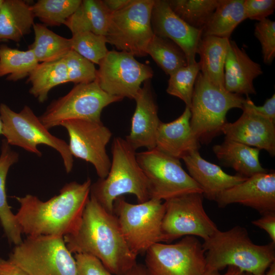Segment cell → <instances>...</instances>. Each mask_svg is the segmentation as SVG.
I'll return each mask as SVG.
<instances>
[{
  "instance_id": "cell-40",
  "label": "cell",
  "mask_w": 275,
  "mask_h": 275,
  "mask_svg": "<svg viewBox=\"0 0 275 275\" xmlns=\"http://www.w3.org/2000/svg\"><path fill=\"white\" fill-rule=\"evenodd\" d=\"M246 18L258 21L272 14L275 8L274 0H244Z\"/></svg>"
},
{
  "instance_id": "cell-26",
  "label": "cell",
  "mask_w": 275,
  "mask_h": 275,
  "mask_svg": "<svg viewBox=\"0 0 275 275\" xmlns=\"http://www.w3.org/2000/svg\"><path fill=\"white\" fill-rule=\"evenodd\" d=\"M18 160V153L13 150L11 146L3 139L0 154V222L8 241L15 245L22 242V233L16 215L8 204L6 184L10 167Z\"/></svg>"
},
{
  "instance_id": "cell-46",
  "label": "cell",
  "mask_w": 275,
  "mask_h": 275,
  "mask_svg": "<svg viewBox=\"0 0 275 275\" xmlns=\"http://www.w3.org/2000/svg\"><path fill=\"white\" fill-rule=\"evenodd\" d=\"M228 267L226 272L223 275H242L243 272L239 268L232 266Z\"/></svg>"
},
{
  "instance_id": "cell-30",
  "label": "cell",
  "mask_w": 275,
  "mask_h": 275,
  "mask_svg": "<svg viewBox=\"0 0 275 275\" xmlns=\"http://www.w3.org/2000/svg\"><path fill=\"white\" fill-rule=\"evenodd\" d=\"M34 41L29 46L38 62H52L61 59L71 50L70 39L62 37L41 23L33 26Z\"/></svg>"
},
{
  "instance_id": "cell-45",
  "label": "cell",
  "mask_w": 275,
  "mask_h": 275,
  "mask_svg": "<svg viewBox=\"0 0 275 275\" xmlns=\"http://www.w3.org/2000/svg\"><path fill=\"white\" fill-rule=\"evenodd\" d=\"M124 275H150L145 265L137 262Z\"/></svg>"
},
{
  "instance_id": "cell-51",
  "label": "cell",
  "mask_w": 275,
  "mask_h": 275,
  "mask_svg": "<svg viewBox=\"0 0 275 275\" xmlns=\"http://www.w3.org/2000/svg\"><path fill=\"white\" fill-rule=\"evenodd\" d=\"M3 0H0V4H1L3 2Z\"/></svg>"
},
{
  "instance_id": "cell-32",
  "label": "cell",
  "mask_w": 275,
  "mask_h": 275,
  "mask_svg": "<svg viewBox=\"0 0 275 275\" xmlns=\"http://www.w3.org/2000/svg\"><path fill=\"white\" fill-rule=\"evenodd\" d=\"M146 52L169 75L188 65L184 53L177 44L170 39L155 35L147 46Z\"/></svg>"
},
{
  "instance_id": "cell-19",
  "label": "cell",
  "mask_w": 275,
  "mask_h": 275,
  "mask_svg": "<svg viewBox=\"0 0 275 275\" xmlns=\"http://www.w3.org/2000/svg\"><path fill=\"white\" fill-rule=\"evenodd\" d=\"M239 118L226 123L222 130L225 140L239 142L275 155V125L271 121L243 109Z\"/></svg>"
},
{
  "instance_id": "cell-13",
  "label": "cell",
  "mask_w": 275,
  "mask_h": 275,
  "mask_svg": "<svg viewBox=\"0 0 275 275\" xmlns=\"http://www.w3.org/2000/svg\"><path fill=\"white\" fill-rule=\"evenodd\" d=\"M145 262L150 275H203L207 269L202 244L194 236L174 244H153L146 252Z\"/></svg>"
},
{
  "instance_id": "cell-52",
  "label": "cell",
  "mask_w": 275,
  "mask_h": 275,
  "mask_svg": "<svg viewBox=\"0 0 275 275\" xmlns=\"http://www.w3.org/2000/svg\"><path fill=\"white\" fill-rule=\"evenodd\" d=\"M2 3H1V4H0V7H1V5Z\"/></svg>"
},
{
  "instance_id": "cell-9",
  "label": "cell",
  "mask_w": 275,
  "mask_h": 275,
  "mask_svg": "<svg viewBox=\"0 0 275 275\" xmlns=\"http://www.w3.org/2000/svg\"><path fill=\"white\" fill-rule=\"evenodd\" d=\"M136 158L147 179L150 199L166 201L190 193L202 194L179 159L156 148L136 153Z\"/></svg>"
},
{
  "instance_id": "cell-27",
  "label": "cell",
  "mask_w": 275,
  "mask_h": 275,
  "mask_svg": "<svg viewBox=\"0 0 275 275\" xmlns=\"http://www.w3.org/2000/svg\"><path fill=\"white\" fill-rule=\"evenodd\" d=\"M111 14L101 0H84L64 24L72 35L91 32L105 36Z\"/></svg>"
},
{
  "instance_id": "cell-43",
  "label": "cell",
  "mask_w": 275,
  "mask_h": 275,
  "mask_svg": "<svg viewBox=\"0 0 275 275\" xmlns=\"http://www.w3.org/2000/svg\"><path fill=\"white\" fill-rule=\"evenodd\" d=\"M0 275H29L8 259L0 258Z\"/></svg>"
},
{
  "instance_id": "cell-16",
  "label": "cell",
  "mask_w": 275,
  "mask_h": 275,
  "mask_svg": "<svg viewBox=\"0 0 275 275\" xmlns=\"http://www.w3.org/2000/svg\"><path fill=\"white\" fill-rule=\"evenodd\" d=\"M151 23L155 35L170 39L182 50L188 65L196 62L202 30L190 26L179 17L165 0L154 1Z\"/></svg>"
},
{
  "instance_id": "cell-23",
  "label": "cell",
  "mask_w": 275,
  "mask_h": 275,
  "mask_svg": "<svg viewBox=\"0 0 275 275\" xmlns=\"http://www.w3.org/2000/svg\"><path fill=\"white\" fill-rule=\"evenodd\" d=\"M213 151L225 166L231 167L246 178L268 172L263 168L259 159V149L233 141L225 140L213 147Z\"/></svg>"
},
{
  "instance_id": "cell-33",
  "label": "cell",
  "mask_w": 275,
  "mask_h": 275,
  "mask_svg": "<svg viewBox=\"0 0 275 275\" xmlns=\"http://www.w3.org/2000/svg\"><path fill=\"white\" fill-rule=\"evenodd\" d=\"M172 11L190 26L202 30L219 0L168 1Z\"/></svg>"
},
{
  "instance_id": "cell-21",
  "label": "cell",
  "mask_w": 275,
  "mask_h": 275,
  "mask_svg": "<svg viewBox=\"0 0 275 275\" xmlns=\"http://www.w3.org/2000/svg\"><path fill=\"white\" fill-rule=\"evenodd\" d=\"M224 70V86L228 92L239 95L256 94L253 81L263 73L261 67L230 40Z\"/></svg>"
},
{
  "instance_id": "cell-47",
  "label": "cell",
  "mask_w": 275,
  "mask_h": 275,
  "mask_svg": "<svg viewBox=\"0 0 275 275\" xmlns=\"http://www.w3.org/2000/svg\"><path fill=\"white\" fill-rule=\"evenodd\" d=\"M269 270L264 275H275V262L272 263L269 267Z\"/></svg>"
},
{
  "instance_id": "cell-18",
  "label": "cell",
  "mask_w": 275,
  "mask_h": 275,
  "mask_svg": "<svg viewBox=\"0 0 275 275\" xmlns=\"http://www.w3.org/2000/svg\"><path fill=\"white\" fill-rule=\"evenodd\" d=\"M134 100L136 107L130 131L125 140L135 151L141 147L153 149L156 146V135L161 121L150 79L144 82Z\"/></svg>"
},
{
  "instance_id": "cell-48",
  "label": "cell",
  "mask_w": 275,
  "mask_h": 275,
  "mask_svg": "<svg viewBox=\"0 0 275 275\" xmlns=\"http://www.w3.org/2000/svg\"><path fill=\"white\" fill-rule=\"evenodd\" d=\"M203 275H222V274H220V273L219 272V271L206 269V270L205 272V273L203 274Z\"/></svg>"
},
{
  "instance_id": "cell-14",
  "label": "cell",
  "mask_w": 275,
  "mask_h": 275,
  "mask_svg": "<svg viewBox=\"0 0 275 275\" xmlns=\"http://www.w3.org/2000/svg\"><path fill=\"white\" fill-rule=\"evenodd\" d=\"M99 66L96 81L100 88L111 95L122 98L134 99L142 84L153 75L150 66L125 51H108Z\"/></svg>"
},
{
  "instance_id": "cell-2",
  "label": "cell",
  "mask_w": 275,
  "mask_h": 275,
  "mask_svg": "<svg viewBox=\"0 0 275 275\" xmlns=\"http://www.w3.org/2000/svg\"><path fill=\"white\" fill-rule=\"evenodd\" d=\"M63 238L71 253L95 257L114 275H124L136 263L116 216L91 195L78 229Z\"/></svg>"
},
{
  "instance_id": "cell-1",
  "label": "cell",
  "mask_w": 275,
  "mask_h": 275,
  "mask_svg": "<svg viewBox=\"0 0 275 275\" xmlns=\"http://www.w3.org/2000/svg\"><path fill=\"white\" fill-rule=\"evenodd\" d=\"M91 185L90 178L82 183L69 182L47 201L32 195L15 197L20 204L15 215L22 233L64 237L74 233L90 199Z\"/></svg>"
},
{
  "instance_id": "cell-7",
  "label": "cell",
  "mask_w": 275,
  "mask_h": 275,
  "mask_svg": "<svg viewBox=\"0 0 275 275\" xmlns=\"http://www.w3.org/2000/svg\"><path fill=\"white\" fill-rule=\"evenodd\" d=\"M0 118L2 133L10 145L24 150L40 157L42 153L37 146L45 145L56 150L61 155L66 172L70 173L73 167V157L68 144L63 140L51 134L28 105L18 113L7 104H0Z\"/></svg>"
},
{
  "instance_id": "cell-28",
  "label": "cell",
  "mask_w": 275,
  "mask_h": 275,
  "mask_svg": "<svg viewBox=\"0 0 275 275\" xmlns=\"http://www.w3.org/2000/svg\"><path fill=\"white\" fill-rule=\"evenodd\" d=\"M244 0H219V4L202 29V36L229 39L237 26L246 19Z\"/></svg>"
},
{
  "instance_id": "cell-31",
  "label": "cell",
  "mask_w": 275,
  "mask_h": 275,
  "mask_svg": "<svg viewBox=\"0 0 275 275\" xmlns=\"http://www.w3.org/2000/svg\"><path fill=\"white\" fill-rule=\"evenodd\" d=\"M39 64L32 50H20L0 45V77L16 81L28 76Z\"/></svg>"
},
{
  "instance_id": "cell-29",
  "label": "cell",
  "mask_w": 275,
  "mask_h": 275,
  "mask_svg": "<svg viewBox=\"0 0 275 275\" xmlns=\"http://www.w3.org/2000/svg\"><path fill=\"white\" fill-rule=\"evenodd\" d=\"M28 82L31 84L29 93L39 102H44L52 88L69 82L64 59L39 63L28 76Z\"/></svg>"
},
{
  "instance_id": "cell-42",
  "label": "cell",
  "mask_w": 275,
  "mask_h": 275,
  "mask_svg": "<svg viewBox=\"0 0 275 275\" xmlns=\"http://www.w3.org/2000/svg\"><path fill=\"white\" fill-rule=\"evenodd\" d=\"M252 224L265 231L275 243V211L262 214V216L252 221Z\"/></svg>"
},
{
  "instance_id": "cell-34",
  "label": "cell",
  "mask_w": 275,
  "mask_h": 275,
  "mask_svg": "<svg viewBox=\"0 0 275 275\" xmlns=\"http://www.w3.org/2000/svg\"><path fill=\"white\" fill-rule=\"evenodd\" d=\"M80 0H39L31 8L35 16L46 26L64 24L76 10Z\"/></svg>"
},
{
  "instance_id": "cell-36",
  "label": "cell",
  "mask_w": 275,
  "mask_h": 275,
  "mask_svg": "<svg viewBox=\"0 0 275 275\" xmlns=\"http://www.w3.org/2000/svg\"><path fill=\"white\" fill-rule=\"evenodd\" d=\"M70 39L71 49L94 64L99 65L108 51L104 36L91 32H82L72 35Z\"/></svg>"
},
{
  "instance_id": "cell-24",
  "label": "cell",
  "mask_w": 275,
  "mask_h": 275,
  "mask_svg": "<svg viewBox=\"0 0 275 275\" xmlns=\"http://www.w3.org/2000/svg\"><path fill=\"white\" fill-rule=\"evenodd\" d=\"M35 16L31 6L22 0H3L0 7V42H19L31 32Z\"/></svg>"
},
{
  "instance_id": "cell-49",
  "label": "cell",
  "mask_w": 275,
  "mask_h": 275,
  "mask_svg": "<svg viewBox=\"0 0 275 275\" xmlns=\"http://www.w3.org/2000/svg\"><path fill=\"white\" fill-rule=\"evenodd\" d=\"M242 275H264V274H255L250 272H243Z\"/></svg>"
},
{
  "instance_id": "cell-15",
  "label": "cell",
  "mask_w": 275,
  "mask_h": 275,
  "mask_svg": "<svg viewBox=\"0 0 275 275\" xmlns=\"http://www.w3.org/2000/svg\"><path fill=\"white\" fill-rule=\"evenodd\" d=\"M60 126L68 132L73 157L91 163L99 178H105L111 165L106 150L112 135L111 130L102 122L85 120H67Z\"/></svg>"
},
{
  "instance_id": "cell-41",
  "label": "cell",
  "mask_w": 275,
  "mask_h": 275,
  "mask_svg": "<svg viewBox=\"0 0 275 275\" xmlns=\"http://www.w3.org/2000/svg\"><path fill=\"white\" fill-rule=\"evenodd\" d=\"M248 110L255 115L275 123V94L266 100L262 106H257L247 96L244 99L242 109Z\"/></svg>"
},
{
  "instance_id": "cell-50",
  "label": "cell",
  "mask_w": 275,
  "mask_h": 275,
  "mask_svg": "<svg viewBox=\"0 0 275 275\" xmlns=\"http://www.w3.org/2000/svg\"><path fill=\"white\" fill-rule=\"evenodd\" d=\"M2 133V122L0 118V135Z\"/></svg>"
},
{
  "instance_id": "cell-35",
  "label": "cell",
  "mask_w": 275,
  "mask_h": 275,
  "mask_svg": "<svg viewBox=\"0 0 275 275\" xmlns=\"http://www.w3.org/2000/svg\"><path fill=\"white\" fill-rule=\"evenodd\" d=\"M200 71L197 62L179 69L170 75L167 92L180 99L190 108L195 84Z\"/></svg>"
},
{
  "instance_id": "cell-25",
  "label": "cell",
  "mask_w": 275,
  "mask_h": 275,
  "mask_svg": "<svg viewBox=\"0 0 275 275\" xmlns=\"http://www.w3.org/2000/svg\"><path fill=\"white\" fill-rule=\"evenodd\" d=\"M229 40L212 36H202L197 50L200 58L198 64L201 73L222 88H225L224 69Z\"/></svg>"
},
{
  "instance_id": "cell-39",
  "label": "cell",
  "mask_w": 275,
  "mask_h": 275,
  "mask_svg": "<svg viewBox=\"0 0 275 275\" xmlns=\"http://www.w3.org/2000/svg\"><path fill=\"white\" fill-rule=\"evenodd\" d=\"M77 275H114L95 257L87 254H75Z\"/></svg>"
},
{
  "instance_id": "cell-12",
  "label": "cell",
  "mask_w": 275,
  "mask_h": 275,
  "mask_svg": "<svg viewBox=\"0 0 275 275\" xmlns=\"http://www.w3.org/2000/svg\"><path fill=\"white\" fill-rule=\"evenodd\" d=\"M203 196L190 193L164 201L161 224L162 242H171L182 236H199L204 241L218 229L205 212Z\"/></svg>"
},
{
  "instance_id": "cell-38",
  "label": "cell",
  "mask_w": 275,
  "mask_h": 275,
  "mask_svg": "<svg viewBox=\"0 0 275 275\" xmlns=\"http://www.w3.org/2000/svg\"><path fill=\"white\" fill-rule=\"evenodd\" d=\"M254 35L260 43L264 63L271 64L275 57V22L268 18L258 21Z\"/></svg>"
},
{
  "instance_id": "cell-37",
  "label": "cell",
  "mask_w": 275,
  "mask_h": 275,
  "mask_svg": "<svg viewBox=\"0 0 275 275\" xmlns=\"http://www.w3.org/2000/svg\"><path fill=\"white\" fill-rule=\"evenodd\" d=\"M63 59L66 65L69 82L77 85L96 80L97 70L91 61L72 49Z\"/></svg>"
},
{
  "instance_id": "cell-20",
  "label": "cell",
  "mask_w": 275,
  "mask_h": 275,
  "mask_svg": "<svg viewBox=\"0 0 275 275\" xmlns=\"http://www.w3.org/2000/svg\"><path fill=\"white\" fill-rule=\"evenodd\" d=\"M190 117V108L186 106L183 113L174 121H161L156 132L155 148L179 160L199 151L200 142L191 128Z\"/></svg>"
},
{
  "instance_id": "cell-11",
  "label": "cell",
  "mask_w": 275,
  "mask_h": 275,
  "mask_svg": "<svg viewBox=\"0 0 275 275\" xmlns=\"http://www.w3.org/2000/svg\"><path fill=\"white\" fill-rule=\"evenodd\" d=\"M155 0H132L123 9L112 14L106 43L134 57L147 56V46L153 33L151 13Z\"/></svg>"
},
{
  "instance_id": "cell-10",
  "label": "cell",
  "mask_w": 275,
  "mask_h": 275,
  "mask_svg": "<svg viewBox=\"0 0 275 275\" xmlns=\"http://www.w3.org/2000/svg\"><path fill=\"white\" fill-rule=\"evenodd\" d=\"M123 99L103 91L96 80L77 84L67 94L52 101L39 119L48 130L70 120L101 122L103 109Z\"/></svg>"
},
{
  "instance_id": "cell-3",
  "label": "cell",
  "mask_w": 275,
  "mask_h": 275,
  "mask_svg": "<svg viewBox=\"0 0 275 275\" xmlns=\"http://www.w3.org/2000/svg\"><path fill=\"white\" fill-rule=\"evenodd\" d=\"M202 247L208 269L219 271L232 266L243 272L263 274L275 262V243L256 244L246 229L239 226L218 230L204 240Z\"/></svg>"
},
{
  "instance_id": "cell-5",
  "label": "cell",
  "mask_w": 275,
  "mask_h": 275,
  "mask_svg": "<svg viewBox=\"0 0 275 275\" xmlns=\"http://www.w3.org/2000/svg\"><path fill=\"white\" fill-rule=\"evenodd\" d=\"M244 99L216 86L199 72L189 108L190 126L199 142L207 143L222 132L228 112L234 108L242 109Z\"/></svg>"
},
{
  "instance_id": "cell-22",
  "label": "cell",
  "mask_w": 275,
  "mask_h": 275,
  "mask_svg": "<svg viewBox=\"0 0 275 275\" xmlns=\"http://www.w3.org/2000/svg\"><path fill=\"white\" fill-rule=\"evenodd\" d=\"M182 159L188 174L201 188L203 197L210 200L215 201L222 192L247 179L225 173L217 165L203 158L199 151L193 152Z\"/></svg>"
},
{
  "instance_id": "cell-4",
  "label": "cell",
  "mask_w": 275,
  "mask_h": 275,
  "mask_svg": "<svg viewBox=\"0 0 275 275\" xmlns=\"http://www.w3.org/2000/svg\"><path fill=\"white\" fill-rule=\"evenodd\" d=\"M136 153L125 139L115 138L109 172L105 178H99L92 183L90 195L110 213H113L116 199L124 194L134 195L138 203L150 199L147 180L137 161Z\"/></svg>"
},
{
  "instance_id": "cell-17",
  "label": "cell",
  "mask_w": 275,
  "mask_h": 275,
  "mask_svg": "<svg viewBox=\"0 0 275 275\" xmlns=\"http://www.w3.org/2000/svg\"><path fill=\"white\" fill-rule=\"evenodd\" d=\"M219 207L238 203L262 214L275 211V173L255 174L222 192L215 200Z\"/></svg>"
},
{
  "instance_id": "cell-44",
  "label": "cell",
  "mask_w": 275,
  "mask_h": 275,
  "mask_svg": "<svg viewBox=\"0 0 275 275\" xmlns=\"http://www.w3.org/2000/svg\"><path fill=\"white\" fill-rule=\"evenodd\" d=\"M132 0H103L102 2L109 13L112 14L128 5Z\"/></svg>"
},
{
  "instance_id": "cell-8",
  "label": "cell",
  "mask_w": 275,
  "mask_h": 275,
  "mask_svg": "<svg viewBox=\"0 0 275 275\" xmlns=\"http://www.w3.org/2000/svg\"><path fill=\"white\" fill-rule=\"evenodd\" d=\"M63 237L27 236L9 259L29 275H77L75 260Z\"/></svg>"
},
{
  "instance_id": "cell-6",
  "label": "cell",
  "mask_w": 275,
  "mask_h": 275,
  "mask_svg": "<svg viewBox=\"0 0 275 275\" xmlns=\"http://www.w3.org/2000/svg\"><path fill=\"white\" fill-rule=\"evenodd\" d=\"M164 209V203L156 199L134 204L121 196L115 201L113 214L129 250L136 257L162 241L161 224Z\"/></svg>"
}]
</instances>
